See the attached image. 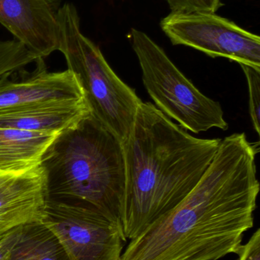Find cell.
<instances>
[{
    "instance_id": "9a60e30c",
    "label": "cell",
    "mask_w": 260,
    "mask_h": 260,
    "mask_svg": "<svg viewBox=\"0 0 260 260\" xmlns=\"http://www.w3.org/2000/svg\"><path fill=\"white\" fill-rule=\"evenodd\" d=\"M247 79L249 89V105L252 123L255 131L259 135L260 69L246 64H240Z\"/></svg>"
},
{
    "instance_id": "ac0fdd59",
    "label": "cell",
    "mask_w": 260,
    "mask_h": 260,
    "mask_svg": "<svg viewBox=\"0 0 260 260\" xmlns=\"http://www.w3.org/2000/svg\"><path fill=\"white\" fill-rule=\"evenodd\" d=\"M18 229L9 232L4 238L0 240V260H8L9 252L16 238Z\"/></svg>"
},
{
    "instance_id": "9c48e42d",
    "label": "cell",
    "mask_w": 260,
    "mask_h": 260,
    "mask_svg": "<svg viewBox=\"0 0 260 260\" xmlns=\"http://www.w3.org/2000/svg\"><path fill=\"white\" fill-rule=\"evenodd\" d=\"M59 0H0V23L43 59L59 47Z\"/></svg>"
},
{
    "instance_id": "7c38bea8",
    "label": "cell",
    "mask_w": 260,
    "mask_h": 260,
    "mask_svg": "<svg viewBox=\"0 0 260 260\" xmlns=\"http://www.w3.org/2000/svg\"><path fill=\"white\" fill-rule=\"evenodd\" d=\"M59 134L0 128V172L22 174L39 168Z\"/></svg>"
},
{
    "instance_id": "30bf717a",
    "label": "cell",
    "mask_w": 260,
    "mask_h": 260,
    "mask_svg": "<svg viewBox=\"0 0 260 260\" xmlns=\"http://www.w3.org/2000/svg\"><path fill=\"white\" fill-rule=\"evenodd\" d=\"M47 202L42 167L22 174L0 172V240L24 224L41 221Z\"/></svg>"
},
{
    "instance_id": "52a82bcc",
    "label": "cell",
    "mask_w": 260,
    "mask_h": 260,
    "mask_svg": "<svg viewBox=\"0 0 260 260\" xmlns=\"http://www.w3.org/2000/svg\"><path fill=\"white\" fill-rule=\"evenodd\" d=\"M174 45L260 69V38L215 13L170 15L160 22Z\"/></svg>"
},
{
    "instance_id": "3957f363",
    "label": "cell",
    "mask_w": 260,
    "mask_h": 260,
    "mask_svg": "<svg viewBox=\"0 0 260 260\" xmlns=\"http://www.w3.org/2000/svg\"><path fill=\"white\" fill-rule=\"evenodd\" d=\"M41 166L47 200L91 206L122 227L123 145L90 113L58 135Z\"/></svg>"
},
{
    "instance_id": "5b68a950",
    "label": "cell",
    "mask_w": 260,
    "mask_h": 260,
    "mask_svg": "<svg viewBox=\"0 0 260 260\" xmlns=\"http://www.w3.org/2000/svg\"><path fill=\"white\" fill-rule=\"evenodd\" d=\"M131 36L143 85L161 112L195 134L228 129L219 102L203 94L146 34L133 28Z\"/></svg>"
},
{
    "instance_id": "277c9868",
    "label": "cell",
    "mask_w": 260,
    "mask_h": 260,
    "mask_svg": "<svg viewBox=\"0 0 260 260\" xmlns=\"http://www.w3.org/2000/svg\"><path fill=\"white\" fill-rule=\"evenodd\" d=\"M58 50L77 79L90 114L126 142L142 101L108 65L99 47L80 30L76 8L65 3L58 12Z\"/></svg>"
},
{
    "instance_id": "ba28073f",
    "label": "cell",
    "mask_w": 260,
    "mask_h": 260,
    "mask_svg": "<svg viewBox=\"0 0 260 260\" xmlns=\"http://www.w3.org/2000/svg\"><path fill=\"white\" fill-rule=\"evenodd\" d=\"M30 76L18 82L0 79V114L33 107L66 102H82L83 93L74 75L67 70L48 73L42 58Z\"/></svg>"
},
{
    "instance_id": "8992f818",
    "label": "cell",
    "mask_w": 260,
    "mask_h": 260,
    "mask_svg": "<svg viewBox=\"0 0 260 260\" xmlns=\"http://www.w3.org/2000/svg\"><path fill=\"white\" fill-rule=\"evenodd\" d=\"M41 222L70 260H119L127 242L122 226L85 205L47 200Z\"/></svg>"
},
{
    "instance_id": "7a4b0ae2",
    "label": "cell",
    "mask_w": 260,
    "mask_h": 260,
    "mask_svg": "<svg viewBox=\"0 0 260 260\" xmlns=\"http://www.w3.org/2000/svg\"><path fill=\"white\" fill-rule=\"evenodd\" d=\"M221 140L195 137L151 102L140 103L123 145L122 223L127 240L138 236L187 197L212 163Z\"/></svg>"
},
{
    "instance_id": "6da1fadb",
    "label": "cell",
    "mask_w": 260,
    "mask_h": 260,
    "mask_svg": "<svg viewBox=\"0 0 260 260\" xmlns=\"http://www.w3.org/2000/svg\"><path fill=\"white\" fill-rule=\"evenodd\" d=\"M259 143L245 133L221 139L196 186L131 242L119 260H218L237 254L253 226Z\"/></svg>"
},
{
    "instance_id": "8fae6325",
    "label": "cell",
    "mask_w": 260,
    "mask_h": 260,
    "mask_svg": "<svg viewBox=\"0 0 260 260\" xmlns=\"http://www.w3.org/2000/svg\"><path fill=\"white\" fill-rule=\"evenodd\" d=\"M90 113L85 102L41 105L0 114V128L61 133Z\"/></svg>"
},
{
    "instance_id": "2e32d148",
    "label": "cell",
    "mask_w": 260,
    "mask_h": 260,
    "mask_svg": "<svg viewBox=\"0 0 260 260\" xmlns=\"http://www.w3.org/2000/svg\"><path fill=\"white\" fill-rule=\"evenodd\" d=\"M171 14L215 13L221 7V0H167Z\"/></svg>"
},
{
    "instance_id": "4fadbf2b",
    "label": "cell",
    "mask_w": 260,
    "mask_h": 260,
    "mask_svg": "<svg viewBox=\"0 0 260 260\" xmlns=\"http://www.w3.org/2000/svg\"><path fill=\"white\" fill-rule=\"evenodd\" d=\"M8 260L70 259L54 234L38 221L18 228Z\"/></svg>"
},
{
    "instance_id": "e0dca14e",
    "label": "cell",
    "mask_w": 260,
    "mask_h": 260,
    "mask_svg": "<svg viewBox=\"0 0 260 260\" xmlns=\"http://www.w3.org/2000/svg\"><path fill=\"white\" fill-rule=\"evenodd\" d=\"M237 260H260V230L257 229L248 242L238 250Z\"/></svg>"
},
{
    "instance_id": "5bb4252c",
    "label": "cell",
    "mask_w": 260,
    "mask_h": 260,
    "mask_svg": "<svg viewBox=\"0 0 260 260\" xmlns=\"http://www.w3.org/2000/svg\"><path fill=\"white\" fill-rule=\"evenodd\" d=\"M35 59V55L17 40L0 41V79L19 72Z\"/></svg>"
}]
</instances>
